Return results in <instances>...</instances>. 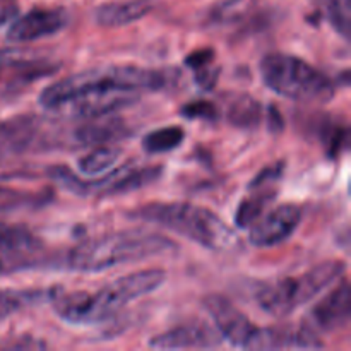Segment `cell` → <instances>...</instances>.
<instances>
[{
  "mask_svg": "<svg viewBox=\"0 0 351 351\" xmlns=\"http://www.w3.org/2000/svg\"><path fill=\"white\" fill-rule=\"evenodd\" d=\"M178 77L180 72L177 69H144L136 65L89 69L47 86L40 95V105L43 108L55 110L67 106L75 99L99 93L161 91L175 88Z\"/></svg>",
  "mask_w": 351,
  "mask_h": 351,
  "instance_id": "1",
  "label": "cell"
},
{
  "mask_svg": "<svg viewBox=\"0 0 351 351\" xmlns=\"http://www.w3.org/2000/svg\"><path fill=\"white\" fill-rule=\"evenodd\" d=\"M167 281L163 269H146L125 274L106 285L95 293H58L53 298V308L69 324H98L119 314L123 307L137 298L161 287Z\"/></svg>",
  "mask_w": 351,
  "mask_h": 351,
  "instance_id": "2",
  "label": "cell"
},
{
  "mask_svg": "<svg viewBox=\"0 0 351 351\" xmlns=\"http://www.w3.org/2000/svg\"><path fill=\"white\" fill-rule=\"evenodd\" d=\"M177 243L160 233L129 230L108 233L79 243L69 250L65 266L79 273H99L123 264L139 263L156 256H167L177 250Z\"/></svg>",
  "mask_w": 351,
  "mask_h": 351,
  "instance_id": "3",
  "label": "cell"
},
{
  "mask_svg": "<svg viewBox=\"0 0 351 351\" xmlns=\"http://www.w3.org/2000/svg\"><path fill=\"white\" fill-rule=\"evenodd\" d=\"M130 218L165 226L204 249L230 252L239 247L237 233L218 215L191 202H151L130 213Z\"/></svg>",
  "mask_w": 351,
  "mask_h": 351,
  "instance_id": "4",
  "label": "cell"
},
{
  "mask_svg": "<svg viewBox=\"0 0 351 351\" xmlns=\"http://www.w3.org/2000/svg\"><path fill=\"white\" fill-rule=\"evenodd\" d=\"M264 84L283 98L302 103H328L335 98V82L304 58L269 53L261 60Z\"/></svg>",
  "mask_w": 351,
  "mask_h": 351,
  "instance_id": "5",
  "label": "cell"
},
{
  "mask_svg": "<svg viewBox=\"0 0 351 351\" xmlns=\"http://www.w3.org/2000/svg\"><path fill=\"white\" fill-rule=\"evenodd\" d=\"M345 271L346 264L343 261H326L298 276L283 278L264 285L257 291L256 302L267 314L283 317L314 300L319 293L338 281Z\"/></svg>",
  "mask_w": 351,
  "mask_h": 351,
  "instance_id": "6",
  "label": "cell"
},
{
  "mask_svg": "<svg viewBox=\"0 0 351 351\" xmlns=\"http://www.w3.org/2000/svg\"><path fill=\"white\" fill-rule=\"evenodd\" d=\"M204 307L223 339L235 348L252 350L259 328L239 307L221 295H209L204 300Z\"/></svg>",
  "mask_w": 351,
  "mask_h": 351,
  "instance_id": "7",
  "label": "cell"
},
{
  "mask_svg": "<svg viewBox=\"0 0 351 351\" xmlns=\"http://www.w3.org/2000/svg\"><path fill=\"white\" fill-rule=\"evenodd\" d=\"M351 315V288L346 280L332 288L321 302L311 308L304 324L314 335L332 332L348 324Z\"/></svg>",
  "mask_w": 351,
  "mask_h": 351,
  "instance_id": "8",
  "label": "cell"
},
{
  "mask_svg": "<svg viewBox=\"0 0 351 351\" xmlns=\"http://www.w3.org/2000/svg\"><path fill=\"white\" fill-rule=\"evenodd\" d=\"M300 221L302 209L297 204H281L250 226L249 242L256 247L280 245L297 232Z\"/></svg>",
  "mask_w": 351,
  "mask_h": 351,
  "instance_id": "9",
  "label": "cell"
},
{
  "mask_svg": "<svg viewBox=\"0 0 351 351\" xmlns=\"http://www.w3.org/2000/svg\"><path fill=\"white\" fill-rule=\"evenodd\" d=\"M69 24L65 9H33L16 17L7 29V40L12 43H27L60 33Z\"/></svg>",
  "mask_w": 351,
  "mask_h": 351,
  "instance_id": "10",
  "label": "cell"
},
{
  "mask_svg": "<svg viewBox=\"0 0 351 351\" xmlns=\"http://www.w3.org/2000/svg\"><path fill=\"white\" fill-rule=\"evenodd\" d=\"M223 338L218 329L194 322L178 328L168 329L161 335L154 336L149 341V348L154 350H185V348H215L221 345Z\"/></svg>",
  "mask_w": 351,
  "mask_h": 351,
  "instance_id": "11",
  "label": "cell"
},
{
  "mask_svg": "<svg viewBox=\"0 0 351 351\" xmlns=\"http://www.w3.org/2000/svg\"><path fill=\"white\" fill-rule=\"evenodd\" d=\"M137 101V96L132 93H123V91H108V93H99V95L84 96L81 99L69 103L71 106V113L75 119H98V117L113 115L119 110L127 108V106L134 105Z\"/></svg>",
  "mask_w": 351,
  "mask_h": 351,
  "instance_id": "12",
  "label": "cell"
},
{
  "mask_svg": "<svg viewBox=\"0 0 351 351\" xmlns=\"http://www.w3.org/2000/svg\"><path fill=\"white\" fill-rule=\"evenodd\" d=\"M130 136L129 127L120 117L106 115L91 119L74 132L75 141L82 146H101Z\"/></svg>",
  "mask_w": 351,
  "mask_h": 351,
  "instance_id": "13",
  "label": "cell"
},
{
  "mask_svg": "<svg viewBox=\"0 0 351 351\" xmlns=\"http://www.w3.org/2000/svg\"><path fill=\"white\" fill-rule=\"evenodd\" d=\"M154 9L153 0H127L99 5L95 10V21L99 26L119 27L143 19Z\"/></svg>",
  "mask_w": 351,
  "mask_h": 351,
  "instance_id": "14",
  "label": "cell"
},
{
  "mask_svg": "<svg viewBox=\"0 0 351 351\" xmlns=\"http://www.w3.org/2000/svg\"><path fill=\"white\" fill-rule=\"evenodd\" d=\"M60 288H27V290H0V322L5 321L10 315L24 311L33 305L50 302L60 293Z\"/></svg>",
  "mask_w": 351,
  "mask_h": 351,
  "instance_id": "15",
  "label": "cell"
},
{
  "mask_svg": "<svg viewBox=\"0 0 351 351\" xmlns=\"http://www.w3.org/2000/svg\"><path fill=\"white\" fill-rule=\"evenodd\" d=\"M161 167H122L119 168V173L113 178V182L110 184V187L106 189L103 195H120L127 194V192L139 191V189L146 187V185L154 184L158 178L161 177Z\"/></svg>",
  "mask_w": 351,
  "mask_h": 351,
  "instance_id": "16",
  "label": "cell"
},
{
  "mask_svg": "<svg viewBox=\"0 0 351 351\" xmlns=\"http://www.w3.org/2000/svg\"><path fill=\"white\" fill-rule=\"evenodd\" d=\"M250 191L252 194L243 199L235 211V225L242 230L250 228L266 213V209L278 195L274 185L250 189Z\"/></svg>",
  "mask_w": 351,
  "mask_h": 351,
  "instance_id": "17",
  "label": "cell"
},
{
  "mask_svg": "<svg viewBox=\"0 0 351 351\" xmlns=\"http://www.w3.org/2000/svg\"><path fill=\"white\" fill-rule=\"evenodd\" d=\"M226 119L237 129L252 130L263 122V105L250 95H237L226 108Z\"/></svg>",
  "mask_w": 351,
  "mask_h": 351,
  "instance_id": "18",
  "label": "cell"
},
{
  "mask_svg": "<svg viewBox=\"0 0 351 351\" xmlns=\"http://www.w3.org/2000/svg\"><path fill=\"white\" fill-rule=\"evenodd\" d=\"M120 154L122 151L115 146H105V144L96 146L77 161V171L84 177H98L113 168V165L119 161Z\"/></svg>",
  "mask_w": 351,
  "mask_h": 351,
  "instance_id": "19",
  "label": "cell"
},
{
  "mask_svg": "<svg viewBox=\"0 0 351 351\" xmlns=\"http://www.w3.org/2000/svg\"><path fill=\"white\" fill-rule=\"evenodd\" d=\"M256 0H221L209 10V23L216 26L239 24L250 16Z\"/></svg>",
  "mask_w": 351,
  "mask_h": 351,
  "instance_id": "20",
  "label": "cell"
},
{
  "mask_svg": "<svg viewBox=\"0 0 351 351\" xmlns=\"http://www.w3.org/2000/svg\"><path fill=\"white\" fill-rule=\"evenodd\" d=\"M185 132L182 127L170 125L161 129L151 130L143 139V149L149 154H160L173 151L184 143Z\"/></svg>",
  "mask_w": 351,
  "mask_h": 351,
  "instance_id": "21",
  "label": "cell"
},
{
  "mask_svg": "<svg viewBox=\"0 0 351 351\" xmlns=\"http://www.w3.org/2000/svg\"><path fill=\"white\" fill-rule=\"evenodd\" d=\"M324 10L326 19L332 26V29L350 41L351 38V0H317Z\"/></svg>",
  "mask_w": 351,
  "mask_h": 351,
  "instance_id": "22",
  "label": "cell"
},
{
  "mask_svg": "<svg viewBox=\"0 0 351 351\" xmlns=\"http://www.w3.org/2000/svg\"><path fill=\"white\" fill-rule=\"evenodd\" d=\"M322 143H324L326 151L331 158H336L341 154L348 144V129L345 125H326L321 130Z\"/></svg>",
  "mask_w": 351,
  "mask_h": 351,
  "instance_id": "23",
  "label": "cell"
},
{
  "mask_svg": "<svg viewBox=\"0 0 351 351\" xmlns=\"http://www.w3.org/2000/svg\"><path fill=\"white\" fill-rule=\"evenodd\" d=\"M182 115L189 120H218V108H216L215 103L211 101H192L187 105L182 106L180 110Z\"/></svg>",
  "mask_w": 351,
  "mask_h": 351,
  "instance_id": "24",
  "label": "cell"
},
{
  "mask_svg": "<svg viewBox=\"0 0 351 351\" xmlns=\"http://www.w3.org/2000/svg\"><path fill=\"white\" fill-rule=\"evenodd\" d=\"M192 72H194L195 84H197L201 89H204V91H209V89L215 88L216 82H218L221 69H219V65H216L215 62H211V64L202 65V67L195 69V71Z\"/></svg>",
  "mask_w": 351,
  "mask_h": 351,
  "instance_id": "25",
  "label": "cell"
},
{
  "mask_svg": "<svg viewBox=\"0 0 351 351\" xmlns=\"http://www.w3.org/2000/svg\"><path fill=\"white\" fill-rule=\"evenodd\" d=\"M285 171V163L283 161H278V163L271 165V167L264 168L252 182H250V189L257 187H267V185H274L281 177H283Z\"/></svg>",
  "mask_w": 351,
  "mask_h": 351,
  "instance_id": "26",
  "label": "cell"
},
{
  "mask_svg": "<svg viewBox=\"0 0 351 351\" xmlns=\"http://www.w3.org/2000/svg\"><path fill=\"white\" fill-rule=\"evenodd\" d=\"M215 51H213L211 48H204V50H197L194 51V53L189 55V57L185 58V65H187L189 69H192V71H195V69L202 67V65H208L211 64V62H215Z\"/></svg>",
  "mask_w": 351,
  "mask_h": 351,
  "instance_id": "27",
  "label": "cell"
},
{
  "mask_svg": "<svg viewBox=\"0 0 351 351\" xmlns=\"http://www.w3.org/2000/svg\"><path fill=\"white\" fill-rule=\"evenodd\" d=\"M17 17V7L10 3H0V27L12 23Z\"/></svg>",
  "mask_w": 351,
  "mask_h": 351,
  "instance_id": "28",
  "label": "cell"
},
{
  "mask_svg": "<svg viewBox=\"0 0 351 351\" xmlns=\"http://www.w3.org/2000/svg\"><path fill=\"white\" fill-rule=\"evenodd\" d=\"M267 115H269V129L273 130V132H280V130H283L285 127L283 117H281V113L278 112L276 108H269Z\"/></svg>",
  "mask_w": 351,
  "mask_h": 351,
  "instance_id": "29",
  "label": "cell"
}]
</instances>
